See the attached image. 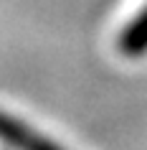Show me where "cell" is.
I'll return each mask as SVG.
<instances>
[{
	"label": "cell",
	"instance_id": "obj_1",
	"mask_svg": "<svg viewBox=\"0 0 147 150\" xmlns=\"http://www.w3.org/2000/svg\"><path fill=\"white\" fill-rule=\"evenodd\" d=\"M0 145L10 150H63L41 130H36L33 125L23 122L20 117L5 110H0Z\"/></svg>",
	"mask_w": 147,
	"mask_h": 150
},
{
	"label": "cell",
	"instance_id": "obj_2",
	"mask_svg": "<svg viewBox=\"0 0 147 150\" xmlns=\"http://www.w3.org/2000/svg\"><path fill=\"white\" fill-rule=\"evenodd\" d=\"M119 51L129 59H139L147 54V3L137 10V16L119 33Z\"/></svg>",
	"mask_w": 147,
	"mask_h": 150
}]
</instances>
